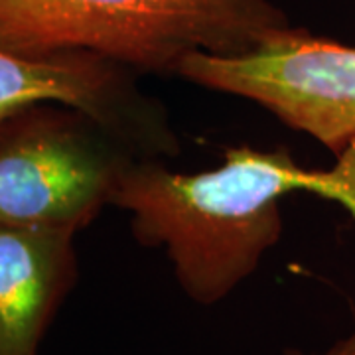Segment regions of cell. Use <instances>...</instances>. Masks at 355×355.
<instances>
[{
    "instance_id": "2",
    "label": "cell",
    "mask_w": 355,
    "mask_h": 355,
    "mask_svg": "<svg viewBox=\"0 0 355 355\" xmlns=\"http://www.w3.org/2000/svg\"><path fill=\"white\" fill-rule=\"evenodd\" d=\"M288 28L270 0H0V48L93 53L132 73H178L193 53L241 55Z\"/></svg>"
},
{
    "instance_id": "4",
    "label": "cell",
    "mask_w": 355,
    "mask_h": 355,
    "mask_svg": "<svg viewBox=\"0 0 355 355\" xmlns=\"http://www.w3.org/2000/svg\"><path fill=\"white\" fill-rule=\"evenodd\" d=\"M178 76L259 103L342 156L355 142V48L282 28L241 55L193 53Z\"/></svg>"
},
{
    "instance_id": "7",
    "label": "cell",
    "mask_w": 355,
    "mask_h": 355,
    "mask_svg": "<svg viewBox=\"0 0 355 355\" xmlns=\"http://www.w3.org/2000/svg\"><path fill=\"white\" fill-rule=\"evenodd\" d=\"M286 355H306L300 354V352H286ZM318 355H355V330L347 336V338H343L340 342H336L331 345L328 352H324V354H318Z\"/></svg>"
},
{
    "instance_id": "6",
    "label": "cell",
    "mask_w": 355,
    "mask_h": 355,
    "mask_svg": "<svg viewBox=\"0 0 355 355\" xmlns=\"http://www.w3.org/2000/svg\"><path fill=\"white\" fill-rule=\"evenodd\" d=\"M76 229L0 227V355H40L79 279Z\"/></svg>"
},
{
    "instance_id": "5",
    "label": "cell",
    "mask_w": 355,
    "mask_h": 355,
    "mask_svg": "<svg viewBox=\"0 0 355 355\" xmlns=\"http://www.w3.org/2000/svg\"><path fill=\"white\" fill-rule=\"evenodd\" d=\"M137 73L93 53L32 58L0 48V130L36 105L83 111L127 140L140 158L180 150L162 105L142 95Z\"/></svg>"
},
{
    "instance_id": "3",
    "label": "cell",
    "mask_w": 355,
    "mask_h": 355,
    "mask_svg": "<svg viewBox=\"0 0 355 355\" xmlns=\"http://www.w3.org/2000/svg\"><path fill=\"white\" fill-rule=\"evenodd\" d=\"M139 158L79 109L30 107L0 130V227H87Z\"/></svg>"
},
{
    "instance_id": "1",
    "label": "cell",
    "mask_w": 355,
    "mask_h": 355,
    "mask_svg": "<svg viewBox=\"0 0 355 355\" xmlns=\"http://www.w3.org/2000/svg\"><path fill=\"white\" fill-rule=\"evenodd\" d=\"M292 191H312L347 209L355 200V158L343 153L334 170L312 172L284 148L235 146L217 168L198 174L139 158L111 205L130 214L140 245L164 249L190 300L214 306L253 277L279 243L280 200Z\"/></svg>"
}]
</instances>
